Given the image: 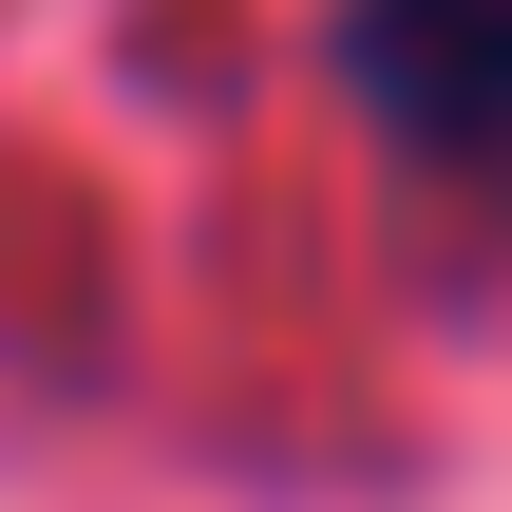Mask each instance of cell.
I'll list each match as a JSON object with an SVG mask.
<instances>
[{
  "label": "cell",
  "instance_id": "cell-1",
  "mask_svg": "<svg viewBox=\"0 0 512 512\" xmlns=\"http://www.w3.org/2000/svg\"><path fill=\"white\" fill-rule=\"evenodd\" d=\"M342 95L418 171H512V0H342Z\"/></svg>",
  "mask_w": 512,
  "mask_h": 512
}]
</instances>
